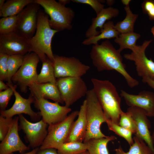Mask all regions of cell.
<instances>
[{
  "label": "cell",
  "mask_w": 154,
  "mask_h": 154,
  "mask_svg": "<svg viewBox=\"0 0 154 154\" xmlns=\"http://www.w3.org/2000/svg\"><path fill=\"white\" fill-rule=\"evenodd\" d=\"M142 81L144 83H146L150 87L154 89V81L148 77L142 78Z\"/></svg>",
  "instance_id": "ab89813d"
},
{
  "label": "cell",
  "mask_w": 154,
  "mask_h": 154,
  "mask_svg": "<svg viewBox=\"0 0 154 154\" xmlns=\"http://www.w3.org/2000/svg\"><path fill=\"white\" fill-rule=\"evenodd\" d=\"M116 139L115 136L111 135L105 137L92 139L85 143L86 145L87 151L90 154H109L108 144L109 142Z\"/></svg>",
  "instance_id": "cb8c5ba5"
},
{
  "label": "cell",
  "mask_w": 154,
  "mask_h": 154,
  "mask_svg": "<svg viewBox=\"0 0 154 154\" xmlns=\"http://www.w3.org/2000/svg\"><path fill=\"white\" fill-rule=\"evenodd\" d=\"M9 56L0 53V80H7L8 74L7 61Z\"/></svg>",
  "instance_id": "8d00e7d4"
},
{
  "label": "cell",
  "mask_w": 154,
  "mask_h": 154,
  "mask_svg": "<svg viewBox=\"0 0 154 154\" xmlns=\"http://www.w3.org/2000/svg\"><path fill=\"white\" fill-rule=\"evenodd\" d=\"M119 13V10L116 8L110 7L103 9L96 17L92 19L91 24L85 33L87 38L98 35L100 32L97 29L100 28L102 29L107 21L117 17Z\"/></svg>",
  "instance_id": "44dd1931"
},
{
  "label": "cell",
  "mask_w": 154,
  "mask_h": 154,
  "mask_svg": "<svg viewBox=\"0 0 154 154\" xmlns=\"http://www.w3.org/2000/svg\"><path fill=\"white\" fill-rule=\"evenodd\" d=\"M33 97L35 107L40 111L42 119L48 125L63 121L71 111L70 107L61 106L58 102H51L42 97Z\"/></svg>",
  "instance_id": "8fae6325"
},
{
  "label": "cell",
  "mask_w": 154,
  "mask_h": 154,
  "mask_svg": "<svg viewBox=\"0 0 154 154\" xmlns=\"http://www.w3.org/2000/svg\"><path fill=\"white\" fill-rule=\"evenodd\" d=\"M151 31L154 37V26L151 28Z\"/></svg>",
  "instance_id": "7dc6e473"
},
{
  "label": "cell",
  "mask_w": 154,
  "mask_h": 154,
  "mask_svg": "<svg viewBox=\"0 0 154 154\" xmlns=\"http://www.w3.org/2000/svg\"><path fill=\"white\" fill-rule=\"evenodd\" d=\"M114 0H107L106 3L108 5H112L114 3Z\"/></svg>",
  "instance_id": "bcb514c9"
},
{
  "label": "cell",
  "mask_w": 154,
  "mask_h": 154,
  "mask_svg": "<svg viewBox=\"0 0 154 154\" xmlns=\"http://www.w3.org/2000/svg\"><path fill=\"white\" fill-rule=\"evenodd\" d=\"M34 3L42 6L50 17L49 23L52 29L58 32L72 29L75 13L71 8L55 0H34Z\"/></svg>",
  "instance_id": "277c9868"
},
{
  "label": "cell",
  "mask_w": 154,
  "mask_h": 154,
  "mask_svg": "<svg viewBox=\"0 0 154 154\" xmlns=\"http://www.w3.org/2000/svg\"><path fill=\"white\" fill-rule=\"evenodd\" d=\"M34 0H8L0 10L2 17L17 15L27 5L33 3Z\"/></svg>",
  "instance_id": "603a6c76"
},
{
  "label": "cell",
  "mask_w": 154,
  "mask_h": 154,
  "mask_svg": "<svg viewBox=\"0 0 154 154\" xmlns=\"http://www.w3.org/2000/svg\"><path fill=\"white\" fill-rule=\"evenodd\" d=\"M19 125L25 134V139L29 147L33 149L39 147L48 133V125L42 119L35 123L27 120L22 114L18 115Z\"/></svg>",
  "instance_id": "7c38bea8"
},
{
  "label": "cell",
  "mask_w": 154,
  "mask_h": 154,
  "mask_svg": "<svg viewBox=\"0 0 154 154\" xmlns=\"http://www.w3.org/2000/svg\"><path fill=\"white\" fill-rule=\"evenodd\" d=\"M106 123L110 130L114 132L119 136L123 138L130 146L133 144L134 141L132 137L133 133L131 131L106 117Z\"/></svg>",
  "instance_id": "4dcf8cb0"
},
{
  "label": "cell",
  "mask_w": 154,
  "mask_h": 154,
  "mask_svg": "<svg viewBox=\"0 0 154 154\" xmlns=\"http://www.w3.org/2000/svg\"><path fill=\"white\" fill-rule=\"evenodd\" d=\"M141 6L143 13L147 14L150 20L154 21V1L144 0L142 3Z\"/></svg>",
  "instance_id": "74e56055"
},
{
  "label": "cell",
  "mask_w": 154,
  "mask_h": 154,
  "mask_svg": "<svg viewBox=\"0 0 154 154\" xmlns=\"http://www.w3.org/2000/svg\"><path fill=\"white\" fill-rule=\"evenodd\" d=\"M71 1L74 3L89 5L95 11L97 15L104 8V5L102 3L103 1L99 0H72Z\"/></svg>",
  "instance_id": "d590c367"
},
{
  "label": "cell",
  "mask_w": 154,
  "mask_h": 154,
  "mask_svg": "<svg viewBox=\"0 0 154 154\" xmlns=\"http://www.w3.org/2000/svg\"><path fill=\"white\" fill-rule=\"evenodd\" d=\"M94 92L106 118L119 124L123 112L121 107V97L116 88L108 80L95 78L91 79Z\"/></svg>",
  "instance_id": "7a4b0ae2"
},
{
  "label": "cell",
  "mask_w": 154,
  "mask_h": 154,
  "mask_svg": "<svg viewBox=\"0 0 154 154\" xmlns=\"http://www.w3.org/2000/svg\"><path fill=\"white\" fill-rule=\"evenodd\" d=\"M31 94L33 97L51 99L55 102L64 103L56 85L50 83H34L29 86Z\"/></svg>",
  "instance_id": "ffe728a7"
},
{
  "label": "cell",
  "mask_w": 154,
  "mask_h": 154,
  "mask_svg": "<svg viewBox=\"0 0 154 154\" xmlns=\"http://www.w3.org/2000/svg\"><path fill=\"white\" fill-rule=\"evenodd\" d=\"M17 21V15L2 17L0 19V34L14 32Z\"/></svg>",
  "instance_id": "1f68e13d"
},
{
  "label": "cell",
  "mask_w": 154,
  "mask_h": 154,
  "mask_svg": "<svg viewBox=\"0 0 154 154\" xmlns=\"http://www.w3.org/2000/svg\"><path fill=\"white\" fill-rule=\"evenodd\" d=\"M71 0H59L58 2L61 5L65 6L66 4L70 3Z\"/></svg>",
  "instance_id": "7bdbcfd3"
},
{
  "label": "cell",
  "mask_w": 154,
  "mask_h": 154,
  "mask_svg": "<svg viewBox=\"0 0 154 154\" xmlns=\"http://www.w3.org/2000/svg\"><path fill=\"white\" fill-rule=\"evenodd\" d=\"M120 53L107 40L100 44L93 45L90 55L93 64L98 71L115 70L124 77L129 87L132 88L137 86L139 81L126 71Z\"/></svg>",
  "instance_id": "6da1fadb"
},
{
  "label": "cell",
  "mask_w": 154,
  "mask_h": 154,
  "mask_svg": "<svg viewBox=\"0 0 154 154\" xmlns=\"http://www.w3.org/2000/svg\"><path fill=\"white\" fill-rule=\"evenodd\" d=\"M42 62L40 72L38 75L37 82L38 83L49 82L56 85L53 62L47 58Z\"/></svg>",
  "instance_id": "4316f807"
},
{
  "label": "cell",
  "mask_w": 154,
  "mask_h": 154,
  "mask_svg": "<svg viewBox=\"0 0 154 154\" xmlns=\"http://www.w3.org/2000/svg\"><path fill=\"white\" fill-rule=\"evenodd\" d=\"M152 41L145 40L139 46L138 49L130 54H125L123 56L126 59L135 62L138 75L142 78L148 77L154 81V62L146 56L145 51Z\"/></svg>",
  "instance_id": "4fadbf2b"
},
{
  "label": "cell",
  "mask_w": 154,
  "mask_h": 154,
  "mask_svg": "<svg viewBox=\"0 0 154 154\" xmlns=\"http://www.w3.org/2000/svg\"><path fill=\"white\" fill-rule=\"evenodd\" d=\"M136 123V136L143 140L154 154V139L151 135L149 129L151 128L150 120L147 114L143 109L137 107H129L127 110Z\"/></svg>",
  "instance_id": "2e32d148"
},
{
  "label": "cell",
  "mask_w": 154,
  "mask_h": 154,
  "mask_svg": "<svg viewBox=\"0 0 154 154\" xmlns=\"http://www.w3.org/2000/svg\"><path fill=\"white\" fill-rule=\"evenodd\" d=\"M57 150L58 154H81L87 151L85 143L78 142H65Z\"/></svg>",
  "instance_id": "f1b7e54d"
},
{
  "label": "cell",
  "mask_w": 154,
  "mask_h": 154,
  "mask_svg": "<svg viewBox=\"0 0 154 154\" xmlns=\"http://www.w3.org/2000/svg\"><path fill=\"white\" fill-rule=\"evenodd\" d=\"M124 9L126 14L125 19L114 26V28L119 34L133 32L135 23L138 17V15L132 13L129 5L125 6Z\"/></svg>",
  "instance_id": "484cf974"
},
{
  "label": "cell",
  "mask_w": 154,
  "mask_h": 154,
  "mask_svg": "<svg viewBox=\"0 0 154 154\" xmlns=\"http://www.w3.org/2000/svg\"><path fill=\"white\" fill-rule=\"evenodd\" d=\"M36 154H58L57 149L52 148L44 149H39Z\"/></svg>",
  "instance_id": "f35d334b"
},
{
  "label": "cell",
  "mask_w": 154,
  "mask_h": 154,
  "mask_svg": "<svg viewBox=\"0 0 154 154\" xmlns=\"http://www.w3.org/2000/svg\"><path fill=\"white\" fill-rule=\"evenodd\" d=\"M40 6L34 2L17 15V23L14 32L28 40L34 36L37 29Z\"/></svg>",
  "instance_id": "30bf717a"
},
{
  "label": "cell",
  "mask_w": 154,
  "mask_h": 154,
  "mask_svg": "<svg viewBox=\"0 0 154 154\" xmlns=\"http://www.w3.org/2000/svg\"><path fill=\"white\" fill-rule=\"evenodd\" d=\"M40 60L38 56L33 52L24 56L22 65L11 79L19 86L21 92L26 93L29 85L37 82V68Z\"/></svg>",
  "instance_id": "ba28073f"
},
{
  "label": "cell",
  "mask_w": 154,
  "mask_h": 154,
  "mask_svg": "<svg viewBox=\"0 0 154 154\" xmlns=\"http://www.w3.org/2000/svg\"><path fill=\"white\" fill-rule=\"evenodd\" d=\"M5 0H0V10H1L3 8L5 3Z\"/></svg>",
  "instance_id": "f6af8a7d"
},
{
  "label": "cell",
  "mask_w": 154,
  "mask_h": 154,
  "mask_svg": "<svg viewBox=\"0 0 154 154\" xmlns=\"http://www.w3.org/2000/svg\"><path fill=\"white\" fill-rule=\"evenodd\" d=\"M49 19V16L40 9L37 15L35 33L32 38L28 40L31 52L36 53L42 62L47 58L53 61L54 54L52 49V41L54 35L58 32L50 27Z\"/></svg>",
  "instance_id": "3957f363"
},
{
  "label": "cell",
  "mask_w": 154,
  "mask_h": 154,
  "mask_svg": "<svg viewBox=\"0 0 154 154\" xmlns=\"http://www.w3.org/2000/svg\"><path fill=\"white\" fill-rule=\"evenodd\" d=\"M13 118L0 116V141H2L7 134L13 120Z\"/></svg>",
  "instance_id": "836d02e7"
},
{
  "label": "cell",
  "mask_w": 154,
  "mask_h": 154,
  "mask_svg": "<svg viewBox=\"0 0 154 154\" xmlns=\"http://www.w3.org/2000/svg\"><path fill=\"white\" fill-rule=\"evenodd\" d=\"M9 87L3 91L0 92V111H4L8 104L11 96L14 94L13 90L11 87Z\"/></svg>",
  "instance_id": "e575fe53"
},
{
  "label": "cell",
  "mask_w": 154,
  "mask_h": 154,
  "mask_svg": "<svg viewBox=\"0 0 154 154\" xmlns=\"http://www.w3.org/2000/svg\"><path fill=\"white\" fill-rule=\"evenodd\" d=\"M56 85L65 106L68 107L86 96L88 91L86 83L80 77L59 78Z\"/></svg>",
  "instance_id": "52a82bcc"
},
{
  "label": "cell",
  "mask_w": 154,
  "mask_h": 154,
  "mask_svg": "<svg viewBox=\"0 0 154 154\" xmlns=\"http://www.w3.org/2000/svg\"><path fill=\"white\" fill-rule=\"evenodd\" d=\"M81 154H90V153L88 151H86Z\"/></svg>",
  "instance_id": "c3c4849f"
},
{
  "label": "cell",
  "mask_w": 154,
  "mask_h": 154,
  "mask_svg": "<svg viewBox=\"0 0 154 154\" xmlns=\"http://www.w3.org/2000/svg\"><path fill=\"white\" fill-rule=\"evenodd\" d=\"M24 56H9L7 61L8 74L7 84H12L11 79L22 65Z\"/></svg>",
  "instance_id": "f546056e"
},
{
  "label": "cell",
  "mask_w": 154,
  "mask_h": 154,
  "mask_svg": "<svg viewBox=\"0 0 154 154\" xmlns=\"http://www.w3.org/2000/svg\"><path fill=\"white\" fill-rule=\"evenodd\" d=\"M31 52L28 39L14 32L0 34V53L8 56H25Z\"/></svg>",
  "instance_id": "5bb4252c"
},
{
  "label": "cell",
  "mask_w": 154,
  "mask_h": 154,
  "mask_svg": "<svg viewBox=\"0 0 154 154\" xmlns=\"http://www.w3.org/2000/svg\"><path fill=\"white\" fill-rule=\"evenodd\" d=\"M140 37L139 34L134 32L120 34L115 38L114 41L119 46L118 50L120 52L125 49H129L131 50L132 52H135L139 47V46L136 45V42Z\"/></svg>",
  "instance_id": "d4e9b609"
},
{
  "label": "cell",
  "mask_w": 154,
  "mask_h": 154,
  "mask_svg": "<svg viewBox=\"0 0 154 154\" xmlns=\"http://www.w3.org/2000/svg\"><path fill=\"white\" fill-rule=\"evenodd\" d=\"M152 136L154 139V131L153 132V134H152Z\"/></svg>",
  "instance_id": "681fc988"
},
{
  "label": "cell",
  "mask_w": 154,
  "mask_h": 154,
  "mask_svg": "<svg viewBox=\"0 0 154 154\" xmlns=\"http://www.w3.org/2000/svg\"><path fill=\"white\" fill-rule=\"evenodd\" d=\"M120 96L123 98L129 107H137L144 110L149 117H154V93L143 90L138 94H129L123 90H120Z\"/></svg>",
  "instance_id": "ac0fdd59"
},
{
  "label": "cell",
  "mask_w": 154,
  "mask_h": 154,
  "mask_svg": "<svg viewBox=\"0 0 154 154\" xmlns=\"http://www.w3.org/2000/svg\"><path fill=\"white\" fill-rule=\"evenodd\" d=\"M114 25L113 21H107L103 28L100 30V33L98 35L86 38L82 42V44L85 45H95L98 44V42L102 39L117 38L120 34L114 28Z\"/></svg>",
  "instance_id": "7402d4cb"
},
{
  "label": "cell",
  "mask_w": 154,
  "mask_h": 154,
  "mask_svg": "<svg viewBox=\"0 0 154 154\" xmlns=\"http://www.w3.org/2000/svg\"><path fill=\"white\" fill-rule=\"evenodd\" d=\"M134 143L130 146L129 151L125 152L120 146L115 150V154H153L147 144L143 140L135 136L133 137Z\"/></svg>",
  "instance_id": "83f0119b"
},
{
  "label": "cell",
  "mask_w": 154,
  "mask_h": 154,
  "mask_svg": "<svg viewBox=\"0 0 154 154\" xmlns=\"http://www.w3.org/2000/svg\"><path fill=\"white\" fill-rule=\"evenodd\" d=\"M9 87L3 81L0 80V91L1 92L3 90H6Z\"/></svg>",
  "instance_id": "60d3db41"
},
{
  "label": "cell",
  "mask_w": 154,
  "mask_h": 154,
  "mask_svg": "<svg viewBox=\"0 0 154 154\" xmlns=\"http://www.w3.org/2000/svg\"><path fill=\"white\" fill-rule=\"evenodd\" d=\"M78 113V110L74 111L63 121L48 125L47 135L39 149L52 148L57 150L65 143Z\"/></svg>",
  "instance_id": "8992f818"
},
{
  "label": "cell",
  "mask_w": 154,
  "mask_h": 154,
  "mask_svg": "<svg viewBox=\"0 0 154 154\" xmlns=\"http://www.w3.org/2000/svg\"><path fill=\"white\" fill-rule=\"evenodd\" d=\"M86 108L87 101L85 99L80 106L78 118L73 123L70 134L66 142L84 141L87 127Z\"/></svg>",
  "instance_id": "d6986e66"
},
{
  "label": "cell",
  "mask_w": 154,
  "mask_h": 154,
  "mask_svg": "<svg viewBox=\"0 0 154 154\" xmlns=\"http://www.w3.org/2000/svg\"><path fill=\"white\" fill-rule=\"evenodd\" d=\"M53 63L56 78L80 77L85 74L90 67L74 57L54 54Z\"/></svg>",
  "instance_id": "9c48e42d"
},
{
  "label": "cell",
  "mask_w": 154,
  "mask_h": 154,
  "mask_svg": "<svg viewBox=\"0 0 154 154\" xmlns=\"http://www.w3.org/2000/svg\"><path fill=\"white\" fill-rule=\"evenodd\" d=\"M39 149V147L37 148L34 149H33L31 151L29 152H28L23 153L22 154H36L37 151ZM11 154H14L13 153H11Z\"/></svg>",
  "instance_id": "b9f144b4"
},
{
  "label": "cell",
  "mask_w": 154,
  "mask_h": 154,
  "mask_svg": "<svg viewBox=\"0 0 154 154\" xmlns=\"http://www.w3.org/2000/svg\"><path fill=\"white\" fill-rule=\"evenodd\" d=\"M19 116L13 118L10 128L0 144V154H11L18 151L23 153L30 149L21 139L18 133Z\"/></svg>",
  "instance_id": "e0dca14e"
},
{
  "label": "cell",
  "mask_w": 154,
  "mask_h": 154,
  "mask_svg": "<svg viewBox=\"0 0 154 154\" xmlns=\"http://www.w3.org/2000/svg\"><path fill=\"white\" fill-rule=\"evenodd\" d=\"M131 1L130 0H122L121 2L125 6L129 5V3Z\"/></svg>",
  "instance_id": "ee69618b"
},
{
  "label": "cell",
  "mask_w": 154,
  "mask_h": 154,
  "mask_svg": "<svg viewBox=\"0 0 154 154\" xmlns=\"http://www.w3.org/2000/svg\"><path fill=\"white\" fill-rule=\"evenodd\" d=\"M7 84L13 89L15 100L12 106L9 109L4 111H0L1 115L7 117L12 118L16 115L24 114L29 115L33 121H38L41 117L40 112L34 111L31 108V105L34 103L35 99L31 94L28 98L25 99L23 97L16 91V85L13 84Z\"/></svg>",
  "instance_id": "9a60e30c"
},
{
  "label": "cell",
  "mask_w": 154,
  "mask_h": 154,
  "mask_svg": "<svg viewBox=\"0 0 154 154\" xmlns=\"http://www.w3.org/2000/svg\"><path fill=\"white\" fill-rule=\"evenodd\" d=\"M119 125L135 134L136 131V126L134 120L128 112H122L121 114Z\"/></svg>",
  "instance_id": "d6a6232c"
},
{
  "label": "cell",
  "mask_w": 154,
  "mask_h": 154,
  "mask_svg": "<svg viewBox=\"0 0 154 154\" xmlns=\"http://www.w3.org/2000/svg\"><path fill=\"white\" fill-rule=\"evenodd\" d=\"M86 117L87 127L83 141L86 143L93 138L107 137L101 131V125L106 122V117L93 89L88 90L86 95Z\"/></svg>",
  "instance_id": "5b68a950"
}]
</instances>
